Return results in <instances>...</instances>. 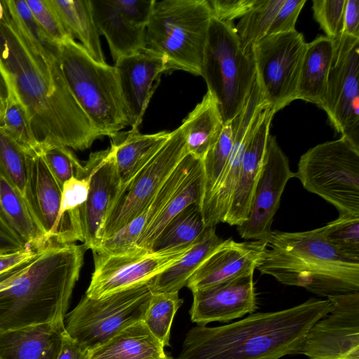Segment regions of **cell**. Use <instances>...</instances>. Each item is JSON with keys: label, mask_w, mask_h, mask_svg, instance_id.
I'll list each match as a JSON object with an SVG mask.
<instances>
[{"label": "cell", "mask_w": 359, "mask_h": 359, "mask_svg": "<svg viewBox=\"0 0 359 359\" xmlns=\"http://www.w3.org/2000/svg\"><path fill=\"white\" fill-rule=\"evenodd\" d=\"M0 69L25 107L41 151L50 146L84 150L103 137L70 92L57 56L33 43L8 7L0 18Z\"/></svg>", "instance_id": "6da1fadb"}, {"label": "cell", "mask_w": 359, "mask_h": 359, "mask_svg": "<svg viewBox=\"0 0 359 359\" xmlns=\"http://www.w3.org/2000/svg\"><path fill=\"white\" fill-rule=\"evenodd\" d=\"M332 309L329 299L311 298L229 325H198L187 333L177 359H280L297 354L311 327Z\"/></svg>", "instance_id": "7a4b0ae2"}, {"label": "cell", "mask_w": 359, "mask_h": 359, "mask_svg": "<svg viewBox=\"0 0 359 359\" xmlns=\"http://www.w3.org/2000/svg\"><path fill=\"white\" fill-rule=\"evenodd\" d=\"M87 248L50 243L26 271L0 292V332L65 321Z\"/></svg>", "instance_id": "3957f363"}, {"label": "cell", "mask_w": 359, "mask_h": 359, "mask_svg": "<svg viewBox=\"0 0 359 359\" xmlns=\"http://www.w3.org/2000/svg\"><path fill=\"white\" fill-rule=\"evenodd\" d=\"M257 269L282 284L304 287L322 297L359 292V262L342 257L318 229L272 230Z\"/></svg>", "instance_id": "277c9868"}, {"label": "cell", "mask_w": 359, "mask_h": 359, "mask_svg": "<svg viewBox=\"0 0 359 359\" xmlns=\"http://www.w3.org/2000/svg\"><path fill=\"white\" fill-rule=\"evenodd\" d=\"M57 58L70 92L103 136L131 126L114 66L95 61L74 39L58 46Z\"/></svg>", "instance_id": "5b68a950"}, {"label": "cell", "mask_w": 359, "mask_h": 359, "mask_svg": "<svg viewBox=\"0 0 359 359\" xmlns=\"http://www.w3.org/2000/svg\"><path fill=\"white\" fill-rule=\"evenodd\" d=\"M212 17L208 0H154L146 27L147 47L164 57L170 71L201 76Z\"/></svg>", "instance_id": "8992f818"}, {"label": "cell", "mask_w": 359, "mask_h": 359, "mask_svg": "<svg viewBox=\"0 0 359 359\" xmlns=\"http://www.w3.org/2000/svg\"><path fill=\"white\" fill-rule=\"evenodd\" d=\"M201 76L224 123L243 109L256 79L252 53L243 50L232 22L212 17Z\"/></svg>", "instance_id": "52a82bcc"}, {"label": "cell", "mask_w": 359, "mask_h": 359, "mask_svg": "<svg viewBox=\"0 0 359 359\" xmlns=\"http://www.w3.org/2000/svg\"><path fill=\"white\" fill-rule=\"evenodd\" d=\"M294 177L333 205L339 216H359V149L346 138L309 149L301 156Z\"/></svg>", "instance_id": "ba28073f"}, {"label": "cell", "mask_w": 359, "mask_h": 359, "mask_svg": "<svg viewBox=\"0 0 359 359\" xmlns=\"http://www.w3.org/2000/svg\"><path fill=\"white\" fill-rule=\"evenodd\" d=\"M150 280L98 299L85 294L65 316L67 333L91 351L142 320L153 293Z\"/></svg>", "instance_id": "9c48e42d"}, {"label": "cell", "mask_w": 359, "mask_h": 359, "mask_svg": "<svg viewBox=\"0 0 359 359\" xmlns=\"http://www.w3.org/2000/svg\"><path fill=\"white\" fill-rule=\"evenodd\" d=\"M306 43L297 30L270 34L252 48L262 100L276 113L296 100Z\"/></svg>", "instance_id": "30bf717a"}, {"label": "cell", "mask_w": 359, "mask_h": 359, "mask_svg": "<svg viewBox=\"0 0 359 359\" xmlns=\"http://www.w3.org/2000/svg\"><path fill=\"white\" fill-rule=\"evenodd\" d=\"M187 154L184 131L180 126L170 132L158 151L121 189L105 222L102 240L124 227L147 208Z\"/></svg>", "instance_id": "8fae6325"}, {"label": "cell", "mask_w": 359, "mask_h": 359, "mask_svg": "<svg viewBox=\"0 0 359 359\" xmlns=\"http://www.w3.org/2000/svg\"><path fill=\"white\" fill-rule=\"evenodd\" d=\"M327 91L320 106L335 130L359 149V37L332 39Z\"/></svg>", "instance_id": "7c38bea8"}, {"label": "cell", "mask_w": 359, "mask_h": 359, "mask_svg": "<svg viewBox=\"0 0 359 359\" xmlns=\"http://www.w3.org/2000/svg\"><path fill=\"white\" fill-rule=\"evenodd\" d=\"M194 243L156 251L135 245L117 254L93 252L94 271L85 294L98 299L147 282L180 259Z\"/></svg>", "instance_id": "4fadbf2b"}, {"label": "cell", "mask_w": 359, "mask_h": 359, "mask_svg": "<svg viewBox=\"0 0 359 359\" xmlns=\"http://www.w3.org/2000/svg\"><path fill=\"white\" fill-rule=\"evenodd\" d=\"M327 299L332 310L311 327L297 354L307 359H359V292Z\"/></svg>", "instance_id": "5bb4252c"}, {"label": "cell", "mask_w": 359, "mask_h": 359, "mask_svg": "<svg viewBox=\"0 0 359 359\" xmlns=\"http://www.w3.org/2000/svg\"><path fill=\"white\" fill-rule=\"evenodd\" d=\"M292 177H294V172L290 168L287 156L276 137L270 135L248 218L237 226V231L242 238L267 241L281 196L287 182Z\"/></svg>", "instance_id": "9a60e30c"}, {"label": "cell", "mask_w": 359, "mask_h": 359, "mask_svg": "<svg viewBox=\"0 0 359 359\" xmlns=\"http://www.w3.org/2000/svg\"><path fill=\"white\" fill-rule=\"evenodd\" d=\"M83 166L89 190L79 210L82 243L87 250L95 251L102 241L105 222L121 189L114 146L91 153Z\"/></svg>", "instance_id": "2e32d148"}, {"label": "cell", "mask_w": 359, "mask_h": 359, "mask_svg": "<svg viewBox=\"0 0 359 359\" xmlns=\"http://www.w3.org/2000/svg\"><path fill=\"white\" fill-rule=\"evenodd\" d=\"M254 273L191 291V320L198 325L227 323L257 309Z\"/></svg>", "instance_id": "e0dca14e"}, {"label": "cell", "mask_w": 359, "mask_h": 359, "mask_svg": "<svg viewBox=\"0 0 359 359\" xmlns=\"http://www.w3.org/2000/svg\"><path fill=\"white\" fill-rule=\"evenodd\" d=\"M266 104L261 98L255 79L245 105L238 114V126L228 161L210 198L201 207L206 227L222 222L226 215L255 121Z\"/></svg>", "instance_id": "ac0fdd59"}, {"label": "cell", "mask_w": 359, "mask_h": 359, "mask_svg": "<svg viewBox=\"0 0 359 359\" xmlns=\"http://www.w3.org/2000/svg\"><path fill=\"white\" fill-rule=\"evenodd\" d=\"M122 94L128 109L132 130H138L161 75L170 71L164 57L146 47L115 62Z\"/></svg>", "instance_id": "d6986e66"}, {"label": "cell", "mask_w": 359, "mask_h": 359, "mask_svg": "<svg viewBox=\"0 0 359 359\" xmlns=\"http://www.w3.org/2000/svg\"><path fill=\"white\" fill-rule=\"evenodd\" d=\"M27 177L24 198L48 243H66L60 220L62 187L41 153L27 154Z\"/></svg>", "instance_id": "ffe728a7"}, {"label": "cell", "mask_w": 359, "mask_h": 359, "mask_svg": "<svg viewBox=\"0 0 359 359\" xmlns=\"http://www.w3.org/2000/svg\"><path fill=\"white\" fill-rule=\"evenodd\" d=\"M266 249V241L223 240L190 277L186 286L193 291L254 273Z\"/></svg>", "instance_id": "44dd1931"}, {"label": "cell", "mask_w": 359, "mask_h": 359, "mask_svg": "<svg viewBox=\"0 0 359 359\" xmlns=\"http://www.w3.org/2000/svg\"><path fill=\"white\" fill-rule=\"evenodd\" d=\"M275 114L266 104L256 117L224 223L237 226L248 218L270 135L271 122Z\"/></svg>", "instance_id": "7402d4cb"}, {"label": "cell", "mask_w": 359, "mask_h": 359, "mask_svg": "<svg viewBox=\"0 0 359 359\" xmlns=\"http://www.w3.org/2000/svg\"><path fill=\"white\" fill-rule=\"evenodd\" d=\"M93 19L114 62L147 47L146 27L121 6L118 0H90Z\"/></svg>", "instance_id": "603a6c76"}, {"label": "cell", "mask_w": 359, "mask_h": 359, "mask_svg": "<svg viewBox=\"0 0 359 359\" xmlns=\"http://www.w3.org/2000/svg\"><path fill=\"white\" fill-rule=\"evenodd\" d=\"M198 158L187 154L147 208L137 217L111 236L103 239L93 252L117 254L136 245L142 231L156 218L187 176Z\"/></svg>", "instance_id": "cb8c5ba5"}, {"label": "cell", "mask_w": 359, "mask_h": 359, "mask_svg": "<svg viewBox=\"0 0 359 359\" xmlns=\"http://www.w3.org/2000/svg\"><path fill=\"white\" fill-rule=\"evenodd\" d=\"M65 321L0 332V359H57Z\"/></svg>", "instance_id": "d4e9b609"}, {"label": "cell", "mask_w": 359, "mask_h": 359, "mask_svg": "<svg viewBox=\"0 0 359 359\" xmlns=\"http://www.w3.org/2000/svg\"><path fill=\"white\" fill-rule=\"evenodd\" d=\"M170 135V132L167 131L143 135L139 130H130L119 131L109 137L115 149L121 189L152 158Z\"/></svg>", "instance_id": "484cf974"}, {"label": "cell", "mask_w": 359, "mask_h": 359, "mask_svg": "<svg viewBox=\"0 0 359 359\" xmlns=\"http://www.w3.org/2000/svg\"><path fill=\"white\" fill-rule=\"evenodd\" d=\"M164 348L140 320L90 351L88 359H162L168 355Z\"/></svg>", "instance_id": "4316f807"}, {"label": "cell", "mask_w": 359, "mask_h": 359, "mask_svg": "<svg viewBox=\"0 0 359 359\" xmlns=\"http://www.w3.org/2000/svg\"><path fill=\"white\" fill-rule=\"evenodd\" d=\"M334 51L333 39L320 36L306 43L302 61L296 100L323 104Z\"/></svg>", "instance_id": "83f0119b"}, {"label": "cell", "mask_w": 359, "mask_h": 359, "mask_svg": "<svg viewBox=\"0 0 359 359\" xmlns=\"http://www.w3.org/2000/svg\"><path fill=\"white\" fill-rule=\"evenodd\" d=\"M204 187L203 161L198 158L165 207L142 231L136 245L151 250L153 243L172 218L190 205L197 204L201 207Z\"/></svg>", "instance_id": "f1b7e54d"}, {"label": "cell", "mask_w": 359, "mask_h": 359, "mask_svg": "<svg viewBox=\"0 0 359 359\" xmlns=\"http://www.w3.org/2000/svg\"><path fill=\"white\" fill-rule=\"evenodd\" d=\"M222 241L215 226L206 227L180 259L150 280L152 292H179Z\"/></svg>", "instance_id": "f546056e"}, {"label": "cell", "mask_w": 359, "mask_h": 359, "mask_svg": "<svg viewBox=\"0 0 359 359\" xmlns=\"http://www.w3.org/2000/svg\"><path fill=\"white\" fill-rule=\"evenodd\" d=\"M181 126L184 131L187 152L203 161L224 126L217 102L208 92Z\"/></svg>", "instance_id": "4dcf8cb0"}, {"label": "cell", "mask_w": 359, "mask_h": 359, "mask_svg": "<svg viewBox=\"0 0 359 359\" xmlns=\"http://www.w3.org/2000/svg\"><path fill=\"white\" fill-rule=\"evenodd\" d=\"M49 2L72 36L81 41L95 61L106 63L90 0H49Z\"/></svg>", "instance_id": "1f68e13d"}, {"label": "cell", "mask_w": 359, "mask_h": 359, "mask_svg": "<svg viewBox=\"0 0 359 359\" xmlns=\"http://www.w3.org/2000/svg\"><path fill=\"white\" fill-rule=\"evenodd\" d=\"M0 212L29 247L38 250L48 244L32 217L23 196L1 172Z\"/></svg>", "instance_id": "d6a6232c"}, {"label": "cell", "mask_w": 359, "mask_h": 359, "mask_svg": "<svg viewBox=\"0 0 359 359\" xmlns=\"http://www.w3.org/2000/svg\"><path fill=\"white\" fill-rule=\"evenodd\" d=\"M205 228L201 206L197 204L190 205L165 226L153 243L151 250L191 244L200 236Z\"/></svg>", "instance_id": "836d02e7"}, {"label": "cell", "mask_w": 359, "mask_h": 359, "mask_svg": "<svg viewBox=\"0 0 359 359\" xmlns=\"http://www.w3.org/2000/svg\"><path fill=\"white\" fill-rule=\"evenodd\" d=\"M285 0H259L243 15L235 29L243 50L252 53L255 45L267 35L269 29Z\"/></svg>", "instance_id": "e575fe53"}, {"label": "cell", "mask_w": 359, "mask_h": 359, "mask_svg": "<svg viewBox=\"0 0 359 359\" xmlns=\"http://www.w3.org/2000/svg\"><path fill=\"white\" fill-rule=\"evenodd\" d=\"M238 122V114L224 124L219 138L203 159L205 187L201 207L210 198L228 161L233 147Z\"/></svg>", "instance_id": "d590c367"}, {"label": "cell", "mask_w": 359, "mask_h": 359, "mask_svg": "<svg viewBox=\"0 0 359 359\" xmlns=\"http://www.w3.org/2000/svg\"><path fill=\"white\" fill-rule=\"evenodd\" d=\"M183 304L178 292H154L143 321L164 347L170 345V329L175 315Z\"/></svg>", "instance_id": "8d00e7d4"}, {"label": "cell", "mask_w": 359, "mask_h": 359, "mask_svg": "<svg viewBox=\"0 0 359 359\" xmlns=\"http://www.w3.org/2000/svg\"><path fill=\"white\" fill-rule=\"evenodd\" d=\"M9 95L0 128L27 154L41 153L23 105L9 88Z\"/></svg>", "instance_id": "74e56055"}, {"label": "cell", "mask_w": 359, "mask_h": 359, "mask_svg": "<svg viewBox=\"0 0 359 359\" xmlns=\"http://www.w3.org/2000/svg\"><path fill=\"white\" fill-rule=\"evenodd\" d=\"M318 230L342 257L359 262V216H339Z\"/></svg>", "instance_id": "f35d334b"}, {"label": "cell", "mask_w": 359, "mask_h": 359, "mask_svg": "<svg viewBox=\"0 0 359 359\" xmlns=\"http://www.w3.org/2000/svg\"><path fill=\"white\" fill-rule=\"evenodd\" d=\"M27 170V154L0 128V172L23 197Z\"/></svg>", "instance_id": "ab89813d"}, {"label": "cell", "mask_w": 359, "mask_h": 359, "mask_svg": "<svg viewBox=\"0 0 359 359\" xmlns=\"http://www.w3.org/2000/svg\"><path fill=\"white\" fill-rule=\"evenodd\" d=\"M6 3L11 17L29 39L41 49L57 56L58 45L55 43L42 29L26 0H6Z\"/></svg>", "instance_id": "60d3db41"}, {"label": "cell", "mask_w": 359, "mask_h": 359, "mask_svg": "<svg viewBox=\"0 0 359 359\" xmlns=\"http://www.w3.org/2000/svg\"><path fill=\"white\" fill-rule=\"evenodd\" d=\"M41 154L50 172L62 187L72 177L82 178L85 169L69 148L64 146H50L43 148Z\"/></svg>", "instance_id": "b9f144b4"}, {"label": "cell", "mask_w": 359, "mask_h": 359, "mask_svg": "<svg viewBox=\"0 0 359 359\" xmlns=\"http://www.w3.org/2000/svg\"><path fill=\"white\" fill-rule=\"evenodd\" d=\"M36 21L57 45L74 39L64 26L49 0H26Z\"/></svg>", "instance_id": "7bdbcfd3"}, {"label": "cell", "mask_w": 359, "mask_h": 359, "mask_svg": "<svg viewBox=\"0 0 359 359\" xmlns=\"http://www.w3.org/2000/svg\"><path fill=\"white\" fill-rule=\"evenodd\" d=\"M346 0H314L313 11L315 20L330 39L341 34Z\"/></svg>", "instance_id": "ee69618b"}, {"label": "cell", "mask_w": 359, "mask_h": 359, "mask_svg": "<svg viewBox=\"0 0 359 359\" xmlns=\"http://www.w3.org/2000/svg\"><path fill=\"white\" fill-rule=\"evenodd\" d=\"M259 1V0H208L212 18L224 22H232L236 18H241Z\"/></svg>", "instance_id": "f6af8a7d"}, {"label": "cell", "mask_w": 359, "mask_h": 359, "mask_svg": "<svg viewBox=\"0 0 359 359\" xmlns=\"http://www.w3.org/2000/svg\"><path fill=\"white\" fill-rule=\"evenodd\" d=\"M305 2V0H285L273 19L267 35L296 30L295 24Z\"/></svg>", "instance_id": "bcb514c9"}, {"label": "cell", "mask_w": 359, "mask_h": 359, "mask_svg": "<svg viewBox=\"0 0 359 359\" xmlns=\"http://www.w3.org/2000/svg\"><path fill=\"white\" fill-rule=\"evenodd\" d=\"M27 246L0 212V253L20 250Z\"/></svg>", "instance_id": "7dc6e473"}, {"label": "cell", "mask_w": 359, "mask_h": 359, "mask_svg": "<svg viewBox=\"0 0 359 359\" xmlns=\"http://www.w3.org/2000/svg\"><path fill=\"white\" fill-rule=\"evenodd\" d=\"M39 250L27 246L20 250L0 253V275L31 260Z\"/></svg>", "instance_id": "c3c4849f"}, {"label": "cell", "mask_w": 359, "mask_h": 359, "mask_svg": "<svg viewBox=\"0 0 359 359\" xmlns=\"http://www.w3.org/2000/svg\"><path fill=\"white\" fill-rule=\"evenodd\" d=\"M341 34L359 37V0H346Z\"/></svg>", "instance_id": "681fc988"}, {"label": "cell", "mask_w": 359, "mask_h": 359, "mask_svg": "<svg viewBox=\"0 0 359 359\" xmlns=\"http://www.w3.org/2000/svg\"><path fill=\"white\" fill-rule=\"evenodd\" d=\"M90 351L72 338L66 332L57 359H88Z\"/></svg>", "instance_id": "f907efd6"}, {"label": "cell", "mask_w": 359, "mask_h": 359, "mask_svg": "<svg viewBox=\"0 0 359 359\" xmlns=\"http://www.w3.org/2000/svg\"><path fill=\"white\" fill-rule=\"evenodd\" d=\"M32 260L0 275V292L8 288L26 271Z\"/></svg>", "instance_id": "816d5d0a"}, {"label": "cell", "mask_w": 359, "mask_h": 359, "mask_svg": "<svg viewBox=\"0 0 359 359\" xmlns=\"http://www.w3.org/2000/svg\"><path fill=\"white\" fill-rule=\"evenodd\" d=\"M8 95V86L3 72L0 69V123L4 114Z\"/></svg>", "instance_id": "f5cc1de1"}, {"label": "cell", "mask_w": 359, "mask_h": 359, "mask_svg": "<svg viewBox=\"0 0 359 359\" xmlns=\"http://www.w3.org/2000/svg\"><path fill=\"white\" fill-rule=\"evenodd\" d=\"M162 359H172V358H170V356L167 355L165 358H162Z\"/></svg>", "instance_id": "db71d44e"}]
</instances>
